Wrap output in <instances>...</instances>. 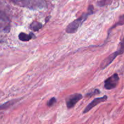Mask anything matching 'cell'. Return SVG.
Masks as SVG:
<instances>
[{
  "label": "cell",
  "mask_w": 124,
  "mask_h": 124,
  "mask_svg": "<svg viewBox=\"0 0 124 124\" xmlns=\"http://www.w3.org/2000/svg\"><path fill=\"white\" fill-rule=\"evenodd\" d=\"M82 98V95L79 93H75L68 97L66 99V105L68 108L73 107Z\"/></svg>",
  "instance_id": "cell-6"
},
{
  "label": "cell",
  "mask_w": 124,
  "mask_h": 124,
  "mask_svg": "<svg viewBox=\"0 0 124 124\" xmlns=\"http://www.w3.org/2000/svg\"><path fill=\"white\" fill-rule=\"evenodd\" d=\"M124 25V14L123 15H122L120 16L118 22H117V23H116V24H115V25H114L111 28V29L110 30V31L111 30H112L113 29H114V28L116 27L120 26V25Z\"/></svg>",
  "instance_id": "cell-12"
},
{
  "label": "cell",
  "mask_w": 124,
  "mask_h": 124,
  "mask_svg": "<svg viewBox=\"0 0 124 124\" xmlns=\"http://www.w3.org/2000/svg\"><path fill=\"white\" fill-rule=\"evenodd\" d=\"M19 39L22 41H24V42H27V41H29L30 40H31V39H35L36 38V36H35L33 33H30L29 35L25 33H20L19 34Z\"/></svg>",
  "instance_id": "cell-8"
},
{
  "label": "cell",
  "mask_w": 124,
  "mask_h": 124,
  "mask_svg": "<svg viewBox=\"0 0 124 124\" xmlns=\"http://www.w3.org/2000/svg\"><path fill=\"white\" fill-rule=\"evenodd\" d=\"M10 31V21L7 13L0 12V32L8 33Z\"/></svg>",
  "instance_id": "cell-3"
},
{
  "label": "cell",
  "mask_w": 124,
  "mask_h": 124,
  "mask_svg": "<svg viewBox=\"0 0 124 124\" xmlns=\"http://www.w3.org/2000/svg\"><path fill=\"white\" fill-rule=\"evenodd\" d=\"M108 97L107 96H104L103 97H101V98H98L94 99L93 101L91 103H90L87 106V107L84 109V113H86L88 112L89 111H90L92 108L94 107L95 106H96L97 105H98L100 103L103 102H105V101L107 99Z\"/></svg>",
  "instance_id": "cell-7"
},
{
  "label": "cell",
  "mask_w": 124,
  "mask_h": 124,
  "mask_svg": "<svg viewBox=\"0 0 124 124\" xmlns=\"http://www.w3.org/2000/svg\"><path fill=\"white\" fill-rule=\"evenodd\" d=\"M119 50H121L122 51V53H124V38L122 39V40L121 41V43H120V47Z\"/></svg>",
  "instance_id": "cell-16"
},
{
  "label": "cell",
  "mask_w": 124,
  "mask_h": 124,
  "mask_svg": "<svg viewBox=\"0 0 124 124\" xmlns=\"http://www.w3.org/2000/svg\"><path fill=\"white\" fill-rule=\"evenodd\" d=\"M111 0H101L99 2V6H104L105 5H107L108 4L111 3Z\"/></svg>",
  "instance_id": "cell-14"
},
{
  "label": "cell",
  "mask_w": 124,
  "mask_h": 124,
  "mask_svg": "<svg viewBox=\"0 0 124 124\" xmlns=\"http://www.w3.org/2000/svg\"><path fill=\"white\" fill-rule=\"evenodd\" d=\"M18 101H19V99H15V100L9 101L4 103V104H2V105H0V110H5V109H7L8 108L12 106L13 104H15L16 102H17Z\"/></svg>",
  "instance_id": "cell-9"
},
{
  "label": "cell",
  "mask_w": 124,
  "mask_h": 124,
  "mask_svg": "<svg viewBox=\"0 0 124 124\" xmlns=\"http://www.w3.org/2000/svg\"><path fill=\"white\" fill-rule=\"evenodd\" d=\"M42 24L38 21H33L30 25V29H31L33 31H38V30H40L42 28Z\"/></svg>",
  "instance_id": "cell-10"
},
{
  "label": "cell",
  "mask_w": 124,
  "mask_h": 124,
  "mask_svg": "<svg viewBox=\"0 0 124 124\" xmlns=\"http://www.w3.org/2000/svg\"><path fill=\"white\" fill-rule=\"evenodd\" d=\"M119 81V78L117 74L115 73L105 81L104 87L107 90H111L117 85Z\"/></svg>",
  "instance_id": "cell-4"
},
{
  "label": "cell",
  "mask_w": 124,
  "mask_h": 124,
  "mask_svg": "<svg viewBox=\"0 0 124 124\" xmlns=\"http://www.w3.org/2000/svg\"><path fill=\"white\" fill-rule=\"evenodd\" d=\"M100 93V91L98 89H96L94 90L93 92H91L90 93H88V94H87V96H93V95H95V94H98Z\"/></svg>",
  "instance_id": "cell-15"
},
{
  "label": "cell",
  "mask_w": 124,
  "mask_h": 124,
  "mask_svg": "<svg viewBox=\"0 0 124 124\" xmlns=\"http://www.w3.org/2000/svg\"><path fill=\"white\" fill-rule=\"evenodd\" d=\"M18 6L33 10L42 9L47 7L46 0H11Z\"/></svg>",
  "instance_id": "cell-1"
},
{
  "label": "cell",
  "mask_w": 124,
  "mask_h": 124,
  "mask_svg": "<svg viewBox=\"0 0 124 124\" xmlns=\"http://www.w3.org/2000/svg\"><path fill=\"white\" fill-rule=\"evenodd\" d=\"M93 6H90L88 8V12L82 14L80 18L78 19H75L70 24H69L66 28V31L68 33H75L76 31H78L79 27L82 25V23L87 19L88 16L90 15L93 14Z\"/></svg>",
  "instance_id": "cell-2"
},
{
  "label": "cell",
  "mask_w": 124,
  "mask_h": 124,
  "mask_svg": "<svg viewBox=\"0 0 124 124\" xmlns=\"http://www.w3.org/2000/svg\"><path fill=\"white\" fill-rule=\"evenodd\" d=\"M8 9V6L4 0H0V12H3L6 13Z\"/></svg>",
  "instance_id": "cell-11"
},
{
  "label": "cell",
  "mask_w": 124,
  "mask_h": 124,
  "mask_svg": "<svg viewBox=\"0 0 124 124\" xmlns=\"http://www.w3.org/2000/svg\"><path fill=\"white\" fill-rule=\"evenodd\" d=\"M56 102V99L55 98H52L48 101V102H47V105L48 107H52L54 105L55 103Z\"/></svg>",
  "instance_id": "cell-13"
},
{
  "label": "cell",
  "mask_w": 124,
  "mask_h": 124,
  "mask_svg": "<svg viewBox=\"0 0 124 124\" xmlns=\"http://www.w3.org/2000/svg\"><path fill=\"white\" fill-rule=\"evenodd\" d=\"M122 52L121 50L119 49L118 50L116 51L115 52L113 53L112 54H111L110 55H109L108 56L107 58H105L102 62L101 64L100 65V67L101 69H104L107 67V66H108L115 59V58L118 55L122 54Z\"/></svg>",
  "instance_id": "cell-5"
}]
</instances>
